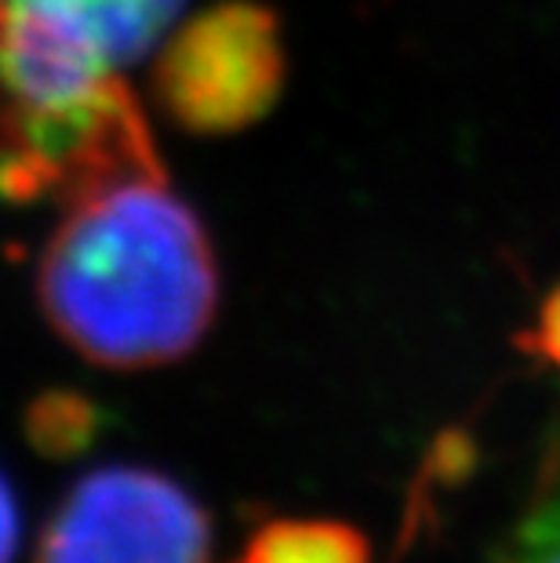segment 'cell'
<instances>
[{
	"label": "cell",
	"mask_w": 560,
	"mask_h": 563,
	"mask_svg": "<svg viewBox=\"0 0 560 563\" xmlns=\"http://www.w3.org/2000/svg\"><path fill=\"white\" fill-rule=\"evenodd\" d=\"M77 30L110 66H128L175 30L186 0H30Z\"/></svg>",
	"instance_id": "4"
},
{
	"label": "cell",
	"mask_w": 560,
	"mask_h": 563,
	"mask_svg": "<svg viewBox=\"0 0 560 563\" xmlns=\"http://www.w3.org/2000/svg\"><path fill=\"white\" fill-rule=\"evenodd\" d=\"M15 542H19V509H15V495H11L4 473H0V563H11Z\"/></svg>",
	"instance_id": "9"
},
{
	"label": "cell",
	"mask_w": 560,
	"mask_h": 563,
	"mask_svg": "<svg viewBox=\"0 0 560 563\" xmlns=\"http://www.w3.org/2000/svg\"><path fill=\"white\" fill-rule=\"evenodd\" d=\"M99 433V411L77 393H44L26 415V437L47 459L85 451Z\"/></svg>",
	"instance_id": "6"
},
{
	"label": "cell",
	"mask_w": 560,
	"mask_h": 563,
	"mask_svg": "<svg viewBox=\"0 0 560 563\" xmlns=\"http://www.w3.org/2000/svg\"><path fill=\"white\" fill-rule=\"evenodd\" d=\"M509 563H560V498L546 501L524 520Z\"/></svg>",
	"instance_id": "7"
},
{
	"label": "cell",
	"mask_w": 560,
	"mask_h": 563,
	"mask_svg": "<svg viewBox=\"0 0 560 563\" xmlns=\"http://www.w3.org/2000/svg\"><path fill=\"white\" fill-rule=\"evenodd\" d=\"M288 80L281 19L255 0H222L161 41L153 99L189 135H241L281 102Z\"/></svg>",
	"instance_id": "2"
},
{
	"label": "cell",
	"mask_w": 560,
	"mask_h": 563,
	"mask_svg": "<svg viewBox=\"0 0 560 563\" xmlns=\"http://www.w3.org/2000/svg\"><path fill=\"white\" fill-rule=\"evenodd\" d=\"M233 563H372L367 538L339 520H270Z\"/></svg>",
	"instance_id": "5"
},
{
	"label": "cell",
	"mask_w": 560,
	"mask_h": 563,
	"mask_svg": "<svg viewBox=\"0 0 560 563\" xmlns=\"http://www.w3.org/2000/svg\"><path fill=\"white\" fill-rule=\"evenodd\" d=\"M517 345L535 361L550 364L560 375V280L546 291L542 306L535 309V320L528 331L517 334Z\"/></svg>",
	"instance_id": "8"
},
{
	"label": "cell",
	"mask_w": 560,
	"mask_h": 563,
	"mask_svg": "<svg viewBox=\"0 0 560 563\" xmlns=\"http://www.w3.org/2000/svg\"><path fill=\"white\" fill-rule=\"evenodd\" d=\"M219 258L175 194L161 153L121 161L58 200L37 262V302L58 339L110 371L194 353L219 313Z\"/></svg>",
	"instance_id": "1"
},
{
	"label": "cell",
	"mask_w": 560,
	"mask_h": 563,
	"mask_svg": "<svg viewBox=\"0 0 560 563\" xmlns=\"http://www.w3.org/2000/svg\"><path fill=\"white\" fill-rule=\"evenodd\" d=\"M205 509L164 473L95 470L58 501L37 563H208Z\"/></svg>",
	"instance_id": "3"
},
{
	"label": "cell",
	"mask_w": 560,
	"mask_h": 563,
	"mask_svg": "<svg viewBox=\"0 0 560 563\" xmlns=\"http://www.w3.org/2000/svg\"><path fill=\"white\" fill-rule=\"evenodd\" d=\"M0 4H4V0H0Z\"/></svg>",
	"instance_id": "10"
}]
</instances>
